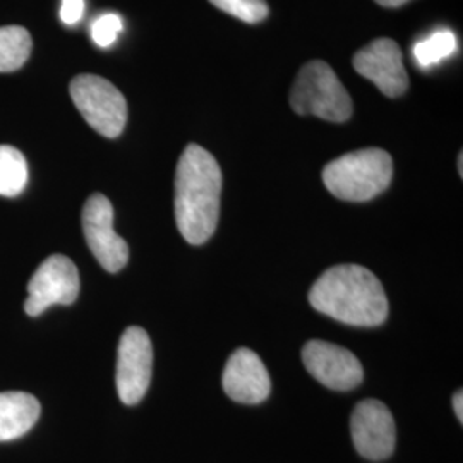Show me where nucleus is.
Wrapping results in <instances>:
<instances>
[{
    "label": "nucleus",
    "mask_w": 463,
    "mask_h": 463,
    "mask_svg": "<svg viewBox=\"0 0 463 463\" xmlns=\"http://www.w3.org/2000/svg\"><path fill=\"white\" fill-rule=\"evenodd\" d=\"M222 196V170L215 156L198 145H189L175 174V220L184 239L204 244L216 231Z\"/></svg>",
    "instance_id": "f257e3e1"
},
{
    "label": "nucleus",
    "mask_w": 463,
    "mask_h": 463,
    "mask_svg": "<svg viewBox=\"0 0 463 463\" xmlns=\"http://www.w3.org/2000/svg\"><path fill=\"white\" fill-rule=\"evenodd\" d=\"M309 302L321 315L350 326H380L388 317L384 288L364 266H333L316 280Z\"/></svg>",
    "instance_id": "f03ea898"
},
{
    "label": "nucleus",
    "mask_w": 463,
    "mask_h": 463,
    "mask_svg": "<svg viewBox=\"0 0 463 463\" xmlns=\"http://www.w3.org/2000/svg\"><path fill=\"white\" fill-rule=\"evenodd\" d=\"M393 177V160L380 148L357 149L330 162L323 183L335 198L364 203L381 194Z\"/></svg>",
    "instance_id": "7ed1b4c3"
},
{
    "label": "nucleus",
    "mask_w": 463,
    "mask_h": 463,
    "mask_svg": "<svg viewBox=\"0 0 463 463\" xmlns=\"http://www.w3.org/2000/svg\"><path fill=\"white\" fill-rule=\"evenodd\" d=\"M290 105L298 116H316L345 122L352 116V99L326 62L313 61L300 69L290 91Z\"/></svg>",
    "instance_id": "20e7f679"
},
{
    "label": "nucleus",
    "mask_w": 463,
    "mask_h": 463,
    "mask_svg": "<svg viewBox=\"0 0 463 463\" xmlns=\"http://www.w3.org/2000/svg\"><path fill=\"white\" fill-rule=\"evenodd\" d=\"M71 99L84 120L105 137H117L128 120V101L114 84L99 76H76L71 86Z\"/></svg>",
    "instance_id": "39448f33"
},
{
    "label": "nucleus",
    "mask_w": 463,
    "mask_h": 463,
    "mask_svg": "<svg viewBox=\"0 0 463 463\" xmlns=\"http://www.w3.org/2000/svg\"><path fill=\"white\" fill-rule=\"evenodd\" d=\"M83 232L88 248L109 273H117L129 260L128 242L114 229V206L103 194L84 203Z\"/></svg>",
    "instance_id": "423d86ee"
},
{
    "label": "nucleus",
    "mask_w": 463,
    "mask_h": 463,
    "mask_svg": "<svg viewBox=\"0 0 463 463\" xmlns=\"http://www.w3.org/2000/svg\"><path fill=\"white\" fill-rule=\"evenodd\" d=\"M153 369L148 333L131 326L122 333L117 352V393L126 405H136L146 395Z\"/></svg>",
    "instance_id": "0eeeda50"
},
{
    "label": "nucleus",
    "mask_w": 463,
    "mask_h": 463,
    "mask_svg": "<svg viewBox=\"0 0 463 463\" xmlns=\"http://www.w3.org/2000/svg\"><path fill=\"white\" fill-rule=\"evenodd\" d=\"M80 296V273L76 265L61 254L50 256L34 271L28 283L24 311L30 316L42 315L50 306H69Z\"/></svg>",
    "instance_id": "6e6552de"
},
{
    "label": "nucleus",
    "mask_w": 463,
    "mask_h": 463,
    "mask_svg": "<svg viewBox=\"0 0 463 463\" xmlns=\"http://www.w3.org/2000/svg\"><path fill=\"white\" fill-rule=\"evenodd\" d=\"M354 447L361 457L373 462L386 460L397 445V426L388 407L374 398L361 402L350 419Z\"/></svg>",
    "instance_id": "1a4fd4ad"
},
{
    "label": "nucleus",
    "mask_w": 463,
    "mask_h": 463,
    "mask_svg": "<svg viewBox=\"0 0 463 463\" xmlns=\"http://www.w3.org/2000/svg\"><path fill=\"white\" fill-rule=\"evenodd\" d=\"M302 363L313 378L336 392L354 390L364 378L361 361L350 350L323 340H311L304 345Z\"/></svg>",
    "instance_id": "9d476101"
},
{
    "label": "nucleus",
    "mask_w": 463,
    "mask_h": 463,
    "mask_svg": "<svg viewBox=\"0 0 463 463\" xmlns=\"http://www.w3.org/2000/svg\"><path fill=\"white\" fill-rule=\"evenodd\" d=\"M354 69L380 88L381 93L397 99L409 88L402 52L392 38H378L354 55Z\"/></svg>",
    "instance_id": "9b49d317"
},
{
    "label": "nucleus",
    "mask_w": 463,
    "mask_h": 463,
    "mask_svg": "<svg viewBox=\"0 0 463 463\" xmlns=\"http://www.w3.org/2000/svg\"><path fill=\"white\" fill-rule=\"evenodd\" d=\"M223 390L233 402L256 405L271 392V381L263 361L249 348L235 350L223 371Z\"/></svg>",
    "instance_id": "f8f14e48"
},
{
    "label": "nucleus",
    "mask_w": 463,
    "mask_h": 463,
    "mask_svg": "<svg viewBox=\"0 0 463 463\" xmlns=\"http://www.w3.org/2000/svg\"><path fill=\"white\" fill-rule=\"evenodd\" d=\"M40 417L38 400L24 392L0 393V441L24 436Z\"/></svg>",
    "instance_id": "ddd939ff"
},
{
    "label": "nucleus",
    "mask_w": 463,
    "mask_h": 463,
    "mask_svg": "<svg viewBox=\"0 0 463 463\" xmlns=\"http://www.w3.org/2000/svg\"><path fill=\"white\" fill-rule=\"evenodd\" d=\"M32 53V34L23 26L0 28V72H13L24 66Z\"/></svg>",
    "instance_id": "4468645a"
},
{
    "label": "nucleus",
    "mask_w": 463,
    "mask_h": 463,
    "mask_svg": "<svg viewBox=\"0 0 463 463\" xmlns=\"http://www.w3.org/2000/svg\"><path fill=\"white\" fill-rule=\"evenodd\" d=\"M28 184V164L14 146H0V196H19Z\"/></svg>",
    "instance_id": "2eb2a0df"
},
{
    "label": "nucleus",
    "mask_w": 463,
    "mask_h": 463,
    "mask_svg": "<svg viewBox=\"0 0 463 463\" xmlns=\"http://www.w3.org/2000/svg\"><path fill=\"white\" fill-rule=\"evenodd\" d=\"M458 49L457 36L451 30H438L414 45V61L420 69H430L448 59Z\"/></svg>",
    "instance_id": "dca6fc26"
},
{
    "label": "nucleus",
    "mask_w": 463,
    "mask_h": 463,
    "mask_svg": "<svg viewBox=\"0 0 463 463\" xmlns=\"http://www.w3.org/2000/svg\"><path fill=\"white\" fill-rule=\"evenodd\" d=\"M210 2L220 11L249 24L265 21L269 13L265 0H210Z\"/></svg>",
    "instance_id": "f3484780"
},
{
    "label": "nucleus",
    "mask_w": 463,
    "mask_h": 463,
    "mask_svg": "<svg viewBox=\"0 0 463 463\" xmlns=\"http://www.w3.org/2000/svg\"><path fill=\"white\" fill-rule=\"evenodd\" d=\"M124 30V21L116 13H107L97 17L91 24V36L93 42L101 47L109 49L116 43L117 36Z\"/></svg>",
    "instance_id": "a211bd4d"
},
{
    "label": "nucleus",
    "mask_w": 463,
    "mask_h": 463,
    "mask_svg": "<svg viewBox=\"0 0 463 463\" xmlns=\"http://www.w3.org/2000/svg\"><path fill=\"white\" fill-rule=\"evenodd\" d=\"M84 14V0H62L61 19L67 26L78 24Z\"/></svg>",
    "instance_id": "6ab92c4d"
},
{
    "label": "nucleus",
    "mask_w": 463,
    "mask_h": 463,
    "mask_svg": "<svg viewBox=\"0 0 463 463\" xmlns=\"http://www.w3.org/2000/svg\"><path fill=\"white\" fill-rule=\"evenodd\" d=\"M453 409H455V414L458 417V420L463 422V395L462 390L460 392H457L455 393V397H453Z\"/></svg>",
    "instance_id": "aec40b11"
},
{
    "label": "nucleus",
    "mask_w": 463,
    "mask_h": 463,
    "mask_svg": "<svg viewBox=\"0 0 463 463\" xmlns=\"http://www.w3.org/2000/svg\"><path fill=\"white\" fill-rule=\"evenodd\" d=\"M383 7H400L403 4H407L409 0H376Z\"/></svg>",
    "instance_id": "412c9836"
},
{
    "label": "nucleus",
    "mask_w": 463,
    "mask_h": 463,
    "mask_svg": "<svg viewBox=\"0 0 463 463\" xmlns=\"http://www.w3.org/2000/svg\"><path fill=\"white\" fill-rule=\"evenodd\" d=\"M463 155L462 153H460V155H458V172H460V175H463Z\"/></svg>",
    "instance_id": "4be33fe9"
}]
</instances>
